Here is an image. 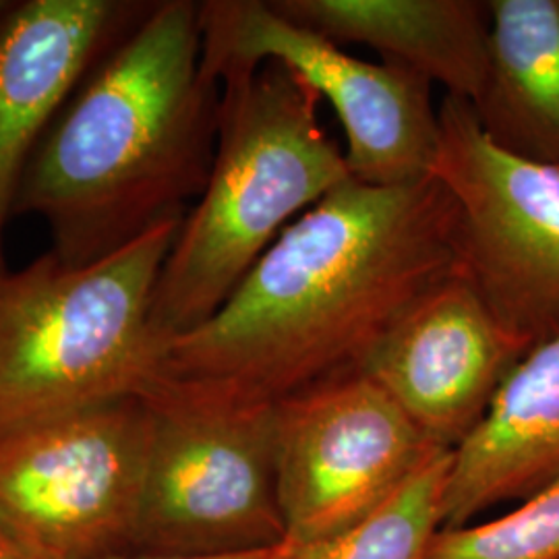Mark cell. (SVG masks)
<instances>
[{"label":"cell","mask_w":559,"mask_h":559,"mask_svg":"<svg viewBox=\"0 0 559 559\" xmlns=\"http://www.w3.org/2000/svg\"><path fill=\"white\" fill-rule=\"evenodd\" d=\"M456 274V205L440 180L348 179L293 222L164 373L276 404L359 369L381 336Z\"/></svg>","instance_id":"obj_1"},{"label":"cell","mask_w":559,"mask_h":559,"mask_svg":"<svg viewBox=\"0 0 559 559\" xmlns=\"http://www.w3.org/2000/svg\"><path fill=\"white\" fill-rule=\"evenodd\" d=\"M221 96L201 67L200 2H150L46 129L13 216L40 218L69 265L182 221L214 166Z\"/></svg>","instance_id":"obj_2"},{"label":"cell","mask_w":559,"mask_h":559,"mask_svg":"<svg viewBox=\"0 0 559 559\" xmlns=\"http://www.w3.org/2000/svg\"><path fill=\"white\" fill-rule=\"evenodd\" d=\"M214 166L154 290L150 325L168 344L210 320L280 235L350 177L321 127L318 92L278 60L221 83Z\"/></svg>","instance_id":"obj_3"},{"label":"cell","mask_w":559,"mask_h":559,"mask_svg":"<svg viewBox=\"0 0 559 559\" xmlns=\"http://www.w3.org/2000/svg\"><path fill=\"white\" fill-rule=\"evenodd\" d=\"M182 221L94 263L48 251L0 274V438L138 399L160 376L150 309Z\"/></svg>","instance_id":"obj_4"},{"label":"cell","mask_w":559,"mask_h":559,"mask_svg":"<svg viewBox=\"0 0 559 559\" xmlns=\"http://www.w3.org/2000/svg\"><path fill=\"white\" fill-rule=\"evenodd\" d=\"M131 554L218 556L286 540L276 479V404L162 371Z\"/></svg>","instance_id":"obj_5"},{"label":"cell","mask_w":559,"mask_h":559,"mask_svg":"<svg viewBox=\"0 0 559 559\" xmlns=\"http://www.w3.org/2000/svg\"><path fill=\"white\" fill-rule=\"evenodd\" d=\"M431 177L456 205V274L526 357L559 334V170L489 140L445 94Z\"/></svg>","instance_id":"obj_6"},{"label":"cell","mask_w":559,"mask_h":559,"mask_svg":"<svg viewBox=\"0 0 559 559\" xmlns=\"http://www.w3.org/2000/svg\"><path fill=\"white\" fill-rule=\"evenodd\" d=\"M200 23L201 67L210 80L222 83L278 60L334 108L353 179L400 187L431 177L440 112L429 81L400 64L348 55L270 0H203Z\"/></svg>","instance_id":"obj_7"},{"label":"cell","mask_w":559,"mask_h":559,"mask_svg":"<svg viewBox=\"0 0 559 559\" xmlns=\"http://www.w3.org/2000/svg\"><path fill=\"white\" fill-rule=\"evenodd\" d=\"M147 440L141 396L0 438V526L40 559L131 554Z\"/></svg>","instance_id":"obj_8"},{"label":"cell","mask_w":559,"mask_h":559,"mask_svg":"<svg viewBox=\"0 0 559 559\" xmlns=\"http://www.w3.org/2000/svg\"><path fill=\"white\" fill-rule=\"evenodd\" d=\"M436 450L359 369L276 404V479L286 540L307 545L390 500Z\"/></svg>","instance_id":"obj_9"},{"label":"cell","mask_w":559,"mask_h":559,"mask_svg":"<svg viewBox=\"0 0 559 559\" xmlns=\"http://www.w3.org/2000/svg\"><path fill=\"white\" fill-rule=\"evenodd\" d=\"M524 359L459 274L415 300L371 348L369 376L431 445L456 450Z\"/></svg>","instance_id":"obj_10"},{"label":"cell","mask_w":559,"mask_h":559,"mask_svg":"<svg viewBox=\"0 0 559 559\" xmlns=\"http://www.w3.org/2000/svg\"><path fill=\"white\" fill-rule=\"evenodd\" d=\"M129 0L0 2V274L25 166L87 71L147 11Z\"/></svg>","instance_id":"obj_11"},{"label":"cell","mask_w":559,"mask_h":559,"mask_svg":"<svg viewBox=\"0 0 559 559\" xmlns=\"http://www.w3.org/2000/svg\"><path fill=\"white\" fill-rule=\"evenodd\" d=\"M559 480V334L501 383L479 427L452 452L443 528L491 506L524 501Z\"/></svg>","instance_id":"obj_12"},{"label":"cell","mask_w":559,"mask_h":559,"mask_svg":"<svg viewBox=\"0 0 559 559\" xmlns=\"http://www.w3.org/2000/svg\"><path fill=\"white\" fill-rule=\"evenodd\" d=\"M328 40L360 44L445 94L479 100L489 73V2L480 0H270Z\"/></svg>","instance_id":"obj_13"},{"label":"cell","mask_w":559,"mask_h":559,"mask_svg":"<svg viewBox=\"0 0 559 559\" xmlns=\"http://www.w3.org/2000/svg\"><path fill=\"white\" fill-rule=\"evenodd\" d=\"M489 15L480 127L501 150L559 170V0H489Z\"/></svg>","instance_id":"obj_14"},{"label":"cell","mask_w":559,"mask_h":559,"mask_svg":"<svg viewBox=\"0 0 559 559\" xmlns=\"http://www.w3.org/2000/svg\"><path fill=\"white\" fill-rule=\"evenodd\" d=\"M452 450H436L376 512L332 537L290 543L284 559H423L443 528Z\"/></svg>","instance_id":"obj_15"},{"label":"cell","mask_w":559,"mask_h":559,"mask_svg":"<svg viewBox=\"0 0 559 559\" xmlns=\"http://www.w3.org/2000/svg\"><path fill=\"white\" fill-rule=\"evenodd\" d=\"M483 524L440 528L423 559H559V480Z\"/></svg>","instance_id":"obj_16"},{"label":"cell","mask_w":559,"mask_h":559,"mask_svg":"<svg viewBox=\"0 0 559 559\" xmlns=\"http://www.w3.org/2000/svg\"><path fill=\"white\" fill-rule=\"evenodd\" d=\"M290 549V543H284L272 549L240 551V554H218V556H147V554H124L110 559H284Z\"/></svg>","instance_id":"obj_17"},{"label":"cell","mask_w":559,"mask_h":559,"mask_svg":"<svg viewBox=\"0 0 559 559\" xmlns=\"http://www.w3.org/2000/svg\"><path fill=\"white\" fill-rule=\"evenodd\" d=\"M0 559H40L0 526Z\"/></svg>","instance_id":"obj_18"},{"label":"cell","mask_w":559,"mask_h":559,"mask_svg":"<svg viewBox=\"0 0 559 559\" xmlns=\"http://www.w3.org/2000/svg\"><path fill=\"white\" fill-rule=\"evenodd\" d=\"M0 2H2V0H0Z\"/></svg>","instance_id":"obj_19"}]
</instances>
